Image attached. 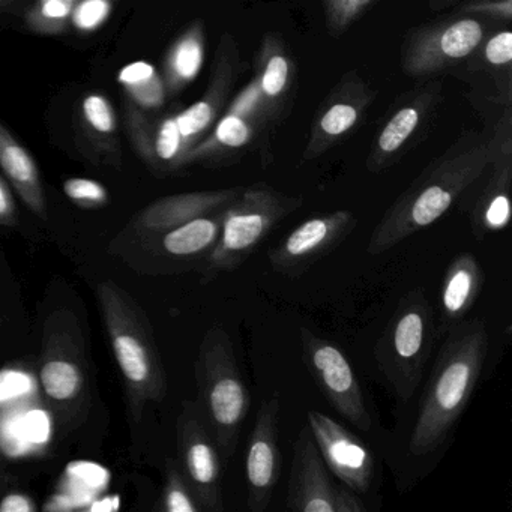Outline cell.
<instances>
[{"instance_id": "cell-1", "label": "cell", "mask_w": 512, "mask_h": 512, "mask_svg": "<svg viewBox=\"0 0 512 512\" xmlns=\"http://www.w3.org/2000/svg\"><path fill=\"white\" fill-rule=\"evenodd\" d=\"M445 334L410 434L409 451L416 457L431 454L448 439L478 386L490 347L481 319H463Z\"/></svg>"}, {"instance_id": "cell-2", "label": "cell", "mask_w": 512, "mask_h": 512, "mask_svg": "<svg viewBox=\"0 0 512 512\" xmlns=\"http://www.w3.org/2000/svg\"><path fill=\"white\" fill-rule=\"evenodd\" d=\"M101 314L113 355L124 377L128 409L134 422L148 403H161L167 394L166 371L148 317L124 289L103 281L97 290Z\"/></svg>"}, {"instance_id": "cell-3", "label": "cell", "mask_w": 512, "mask_h": 512, "mask_svg": "<svg viewBox=\"0 0 512 512\" xmlns=\"http://www.w3.org/2000/svg\"><path fill=\"white\" fill-rule=\"evenodd\" d=\"M490 160L488 149H473L443 161L422 176L377 223L368 241L367 253L379 256L397 247L404 239L433 226L481 175Z\"/></svg>"}, {"instance_id": "cell-4", "label": "cell", "mask_w": 512, "mask_h": 512, "mask_svg": "<svg viewBox=\"0 0 512 512\" xmlns=\"http://www.w3.org/2000/svg\"><path fill=\"white\" fill-rule=\"evenodd\" d=\"M199 406L224 463L238 448L251 407V392L239 370L229 332L214 326L200 343L196 361Z\"/></svg>"}, {"instance_id": "cell-5", "label": "cell", "mask_w": 512, "mask_h": 512, "mask_svg": "<svg viewBox=\"0 0 512 512\" xmlns=\"http://www.w3.org/2000/svg\"><path fill=\"white\" fill-rule=\"evenodd\" d=\"M434 338L433 305L421 287L410 290L398 302L374 347L377 367L400 403H407L424 379Z\"/></svg>"}, {"instance_id": "cell-6", "label": "cell", "mask_w": 512, "mask_h": 512, "mask_svg": "<svg viewBox=\"0 0 512 512\" xmlns=\"http://www.w3.org/2000/svg\"><path fill=\"white\" fill-rule=\"evenodd\" d=\"M301 206L299 197L284 196L265 185L242 190L227 208L217 244L203 262V283L241 268L272 230Z\"/></svg>"}, {"instance_id": "cell-7", "label": "cell", "mask_w": 512, "mask_h": 512, "mask_svg": "<svg viewBox=\"0 0 512 512\" xmlns=\"http://www.w3.org/2000/svg\"><path fill=\"white\" fill-rule=\"evenodd\" d=\"M40 383L47 400L74 424L91 403V376L85 335L71 311L52 313L44 325Z\"/></svg>"}, {"instance_id": "cell-8", "label": "cell", "mask_w": 512, "mask_h": 512, "mask_svg": "<svg viewBox=\"0 0 512 512\" xmlns=\"http://www.w3.org/2000/svg\"><path fill=\"white\" fill-rule=\"evenodd\" d=\"M287 509L298 512H365L358 493L338 485L314 442L310 427L304 425L293 442L292 466L287 484Z\"/></svg>"}, {"instance_id": "cell-9", "label": "cell", "mask_w": 512, "mask_h": 512, "mask_svg": "<svg viewBox=\"0 0 512 512\" xmlns=\"http://www.w3.org/2000/svg\"><path fill=\"white\" fill-rule=\"evenodd\" d=\"M302 361L326 400L353 427L368 431L373 425L370 412L346 353L326 338L301 328Z\"/></svg>"}, {"instance_id": "cell-10", "label": "cell", "mask_w": 512, "mask_h": 512, "mask_svg": "<svg viewBox=\"0 0 512 512\" xmlns=\"http://www.w3.org/2000/svg\"><path fill=\"white\" fill-rule=\"evenodd\" d=\"M179 467L203 511H224L223 458L199 406L187 401L178 418Z\"/></svg>"}, {"instance_id": "cell-11", "label": "cell", "mask_w": 512, "mask_h": 512, "mask_svg": "<svg viewBox=\"0 0 512 512\" xmlns=\"http://www.w3.org/2000/svg\"><path fill=\"white\" fill-rule=\"evenodd\" d=\"M356 227L358 218L350 211L329 212L304 221L268 250L269 265L281 277H302L337 250Z\"/></svg>"}, {"instance_id": "cell-12", "label": "cell", "mask_w": 512, "mask_h": 512, "mask_svg": "<svg viewBox=\"0 0 512 512\" xmlns=\"http://www.w3.org/2000/svg\"><path fill=\"white\" fill-rule=\"evenodd\" d=\"M307 422L329 472L355 493H368L376 463L367 443L325 413L310 410Z\"/></svg>"}, {"instance_id": "cell-13", "label": "cell", "mask_w": 512, "mask_h": 512, "mask_svg": "<svg viewBox=\"0 0 512 512\" xmlns=\"http://www.w3.org/2000/svg\"><path fill=\"white\" fill-rule=\"evenodd\" d=\"M280 395L266 398L257 412L245 457L247 505L251 512H265L274 496L281 472L278 448Z\"/></svg>"}, {"instance_id": "cell-14", "label": "cell", "mask_w": 512, "mask_h": 512, "mask_svg": "<svg viewBox=\"0 0 512 512\" xmlns=\"http://www.w3.org/2000/svg\"><path fill=\"white\" fill-rule=\"evenodd\" d=\"M241 193L242 188H230L163 197L146 206L137 215L134 230L148 241L188 221L229 208Z\"/></svg>"}, {"instance_id": "cell-15", "label": "cell", "mask_w": 512, "mask_h": 512, "mask_svg": "<svg viewBox=\"0 0 512 512\" xmlns=\"http://www.w3.org/2000/svg\"><path fill=\"white\" fill-rule=\"evenodd\" d=\"M226 209L188 221L148 239L167 272H184L203 265L217 244Z\"/></svg>"}, {"instance_id": "cell-16", "label": "cell", "mask_w": 512, "mask_h": 512, "mask_svg": "<svg viewBox=\"0 0 512 512\" xmlns=\"http://www.w3.org/2000/svg\"><path fill=\"white\" fill-rule=\"evenodd\" d=\"M125 127L131 145L146 164L157 172H173L184 164L187 151L175 116H167L157 127L146 118L145 110L125 101Z\"/></svg>"}, {"instance_id": "cell-17", "label": "cell", "mask_w": 512, "mask_h": 512, "mask_svg": "<svg viewBox=\"0 0 512 512\" xmlns=\"http://www.w3.org/2000/svg\"><path fill=\"white\" fill-rule=\"evenodd\" d=\"M484 37L482 26L476 20H460L440 31H434L415 44L409 59L407 70L410 73L424 74L446 64L466 58L473 52Z\"/></svg>"}, {"instance_id": "cell-18", "label": "cell", "mask_w": 512, "mask_h": 512, "mask_svg": "<svg viewBox=\"0 0 512 512\" xmlns=\"http://www.w3.org/2000/svg\"><path fill=\"white\" fill-rule=\"evenodd\" d=\"M484 286V271L472 253H461L452 259L440 289V332L448 331L472 310Z\"/></svg>"}, {"instance_id": "cell-19", "label": "cell", "mask_w": 512, "mask_h": 512, "mask_svg": "<svg viewBox=\"0 0 512 512\" xmlns=\"http://www.w3.org/2000/svg\"><path fill=\"white\" fill-rule=\"evenodd\" d=\"M0 169L20 199L41 220H47L46 196L40 169L28 149L0 122Z\"/></svg>"}, {"instance_id": "cell-20", "label": "cell", "mask_w": 512, "mask_h": 512, "mask_svg": "<svg viewBox=\"0 0 512 512\" xmlns=\"http://www.w3.org/2000/svg\"><path fill=\"white\" fill-rule=\"evenodd\" d=\"M80 127L92 157L107 166H121L118 118L106 95L92 92L80 104Z\"/></svg>"}, {"instance_id": "cell-21", "label": "cell", "mask_w": 512, "mask_h": 512, "mask_svg": "<svg viewBox=\"0 0 512 512\" xmlns=\"http://www.w3.org/2000/svg\"><path fill=\"white\" fill-rule=\"evenodd\" d=\"M203 32L199 25L191 26L167 53L164 62V82L169 92H178L193 82L203 65Z\"/></svg>"}, {"instance_id": "cell-22", "label": "cell", "mask_w": 512, "mask_h": 512, "mask_svg": "<svg viewBox=\"0 0 512 512\" xmlns=\"http://www.w3.org/2000/svg\"><path fill=\"white\" fill-rule=\"evenodd\" d=\"M508 170L497 175L472 214V233L478 241L502 232L511 221Z\"/></svg>"}, {"instance_id": "cell-23", "label": "cell", "mask_w": 512, "mask_h": 512, "mask_svg": "<svg viewBox=\"0 0 512 512\" xmlns=\"http://www.w3.org/2000/svg\"><path fill=\"white\" fill-rule=\"evenodd\" d=\"M118 83L128 100L145 112L160 109L166 101V82L149 62L136 61L125 65L119 70Z\"/></svg>"}, {"instance_id": "cell-24", "label": "cell", "mask_w": 512, "mask_h": 512, "mask_svg": "<svg viewBox=\"0 0 512 512\" xmlns=\"http://www.w3.org/2000/svg\"><path fill=\"white\" fill-rule=\"evenodd\" d=\"M79 0H37L25 14L26 28L38 35L67 34Z\"/></svg>"}, {"instance_id": "cell-25", "label": "cell", "mask_w": 512, "mask_h": 512, "mask_svg": "<svg viewBox=\"0 0 512 512\" xmlns=\"http://www.w3.org/2000/svg\"><path fill=\"white\" fill-rule=\"evenodd\" d=\"M419 124V110L415 107H404L392 116L377 140V155L371 167L382 169L391 155H394L409 139Z\"/></svg>"}, {"instance_id": "cell-26", "label": "cell", "mask_w": 512, "mask_h": 512, "mask_svg": "<svg viewBox=\"0 0 512 512\" xmlns=\"http://www.w3.org/2000/svg\"><path fill=\"white\" fill-rule=\"evenodd\" d=\"M217 98V88L211 89L205 100L199 101L184 112L175 115L187 154L193 149L197 137L211 125L215 112H217Z\"/></svg>"}, {"instance_id": "cell-27", "label": "cell", "mask_w": 512, "mask_h": 512, "mask_svg": "<svg viewBox=\"0 0 512 512\" xmlns=\"http://www.w3.org/2000/svg\"><path fill=\"white\" fill-rule=\"evenodd\" d=\"M161 508L166 512H202L187 478L182 473L179 463L167 460L166 482H164L163 502Z\"/></svg>"}, {"instance_id": "cell-28", "label": "cell", "mask_w": 512, "mask_h": 512, "mask_svg": "<svg viewBox=\"0 0 512 512\" xmlns=\"http://www.w3.org/2000/svg\"><path fill=\"white\" fill-rule=\"evenodd\" d=\"M64 193L74 205L83 209H98L109 205L110 196L101 182L88 178H70L64 182Z\"/></svg>"}, {"instance_id": "cell-29", "label": "cell", "mask_w": 512, "mask_h": 512, "mask_svg": "<svg viewBox=\"0 0 512 512\" xmlns=\"http://www.w3.org/2000/svg\"><path fill=\"white\" fill-rule=\"evenodd\" d=\"M113 0H79L71 16V26L80 34L98 31L112 16Z\"/></svg>"}, {"instance_id": "cell-30", "label": "cell", "mask_w": 512, "mask_h": 512, "mask_svg": "<svg viewBox=\"0 0 512 512\" xmlns=\"http://www.w3.org/2000/svg\"><path fill=\"white\" fill-rule=\"evenodd\" d=\"M358 116V109L352 104H334L320 119V128L326 136L338 137L347 133L356 124Z\"/></svg>"}, {"instance_id": "cell-31", "label": "cell", "mask_w": 512, "mask_h": 512, "mask_svg": "<svg viewBox=\"0 0 512 512\" xmlns=\"http://www.w3.org/2000/svg\"><path fill=\"white\" fill-rule=\"evenodd\" d=\"M250 139V127L236 115H227L215 130V143L223 148H242Z\"/></svg>"}, {"instance_id": "cell-32", "label": "cell", "mask_w": 512, "mask_h": 512, "mask_svg": "<svg viewBox=\"0 0 512 512\" xmlns=\"http://www.w3.org/2000/svg\"><path fill=\"white\" fill-rule=\"evenodd\" d=\"M287 80H289V62L284 56H271L262 77V91L265 92L266 97L277 98L286 88Z\"/></svg>"}, {"instance_id": "cell-33", "label": "cell", "mask_w": 512, "mask_h": 512, "mask_svg": "<svg viewBox=\"0 0 512 512\" xmlns=\"http://www.w3.org/2000/svg\"><path fill=\"white\" fill-rule=\"evenodd\" d=\"M371 0H328L332 25L343 28L352 22Z\"/></svg>"}, {"instance_id": "cell-34", "label": "cell", "mask_w": 512, "mask_h": 512, "mask_svg": "<svg viewBox=\"0 0 512 512\" xmlns=\"http://www.w3.org/2000/svg\"><path fill=\"white\" fill-rule=\"evenodd\" d=\"M485 58L493 65H506L512 59V34L500 32L485 46Z\"/></svg>"}, {"instance_id": "cell-35", "label": "cell", "mask_w": 512, "mask_h": 512, "mask_svg": "<svg viewBox=\"0 0 512 512\" xmlns=\"http://www.w3.org/2000/svg\"><path fill=\"white\" fill-rule=\"evenodd\" d=\"M19 223L16 200L7 182L0 178V226L14 227Z\"/></svg>"}, {"instance_id": "cell-36", "label": "cell", "mask_w": 512, "mask_h": 512, "mask_svg": "<svg viewBox=\"0 0 512 512\" xmlns=\"http://www.w3.org/2000/svg\"><path fill=\"white\" fill-rule=\"evenodd\" d=\"M37 505L31 497L22 493H11L0 500V512H34Z\"/></svg>"}, {"instance_id": "cell-37", "label": "cell", "mask_w": 512, "mask_h": 512, "mask_svg": "<svg viewBox=\"0 0 512 512\" xmlns=\"http://www.w3.org/2000/svg\"><path fill=\"white\" fill-rule=\"evenodd\" d=\"M20 0H0V13H5V11H10L11 8H14V5L19 4Z\"/></svg>"}, {"instance_id": "cell-38", "label": "cell", "mask_w": 512, "mask_h": 512, "mask_svg": "<svg viewBox=\"0 0 512 512\" xmlns=\"http://www.w3.org/2000/svg\"><path fill=\"white\" fill-rule=\"evenodd\" d=\"M0 475H2V467H0ZM2 478V476H0Z\"/></svg>"}]
</instances>
